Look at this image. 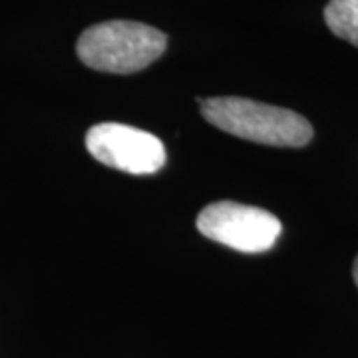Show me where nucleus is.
I'll return each instance as SVG.
<instances>
[{
    "mask_svg": "<svg viewBox=\"0 0 358 358\" xmlns=\"http://www.w3.org/2000/svg\"><path fill=\"white\" fill-rule=\"evenodd\" d=\"M201 115L225 134L275 148H303L313 140V126L293 110L237 96L205 98Z\"/></svg>",
    "mask_w": 358,
    "mask_h": 358,
    "instance_id": "f257e3e1",
    "label": "nucleus"
},
{
    "mask_svg": "<svg viewBox=\"0 0 358 358\" xmlns=\"http://www.w3.org/2000/svg\"><path fill=\"white\" fill-rule=\"evenodd\" d=\"M167 36L134 20H108L86 28L78 38V58L92 70L136 74L166 52Z\"/></svg>",
    "mask_w": 358,
    "mask_h": 358,
    "instance_id": "f03ea898",
    "label": "nucleus"
},
{
    "mask_svg": "<svg viewBox=\"0 0 358 358\" xmlns=\"http://www.w3.org/2000/svg\"><path fill=\"white\" fill-rule=\"evenodd\" d=\"M197 229L207 239L241 253H265L273 249L282 225L273 213L261 207L217 201L201 209Z\"/></svg>",
    "mask_w": 358,
    "mask_h": 358,
    "instance_id": "7ed1b4c3",
    "label": "nucleus"
},
{
    "mask_svg": "<svg viewBox=\"0 0 358 358\" xmlns=\"http://www.w3.org/2000/svg\"><path fill=\"white\" fill-rule=\"evenodd\" d=\"M86 148L100 164L131 176H152L166 166V145L157 136L126 124H96L86 134Z\"/></svg>",
    "mask_w": 358,
    "mask_h": 358,
    "instance_id": "20e7f679",
    "label": "nucleus"
},
{
    "mask_svg": "<svg viewBox=\"0 0 358 358\" xmlns=\"http://www.w3.org/2000/svg\"><path fill=\"white\" fill-rule=\"evenodd\" d=\"M324 22L334 36L358 48V0H331L324 8Z\"/></svg>",
    "mask_w": 358,
    "mask_h": 358,
    "instance_id": "39448f33",
    "label": "nucleus"
},
{
    "mask_svg": "<svg viewBox=\"0 0 358 358\" xmlns=\"http://www.w3.org/2000/svg\"><path fill=\"white\" fill-rule=\"evenodd\" d=\"M352 277H355V282H357L358 287V257L357 261H355V267H352Z\"/></svg>",
    "mask_w": 358,
    "mask_h": 358,
    "instance_id": "423d86ee",
    "label": "nucleus"
}]
</instances>
